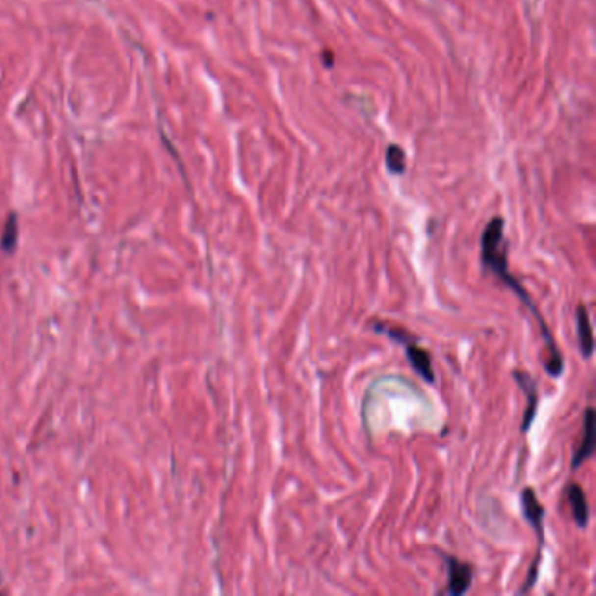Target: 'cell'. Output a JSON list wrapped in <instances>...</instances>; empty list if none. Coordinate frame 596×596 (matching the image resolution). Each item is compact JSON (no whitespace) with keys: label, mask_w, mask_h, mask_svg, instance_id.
Returning a JSON list of instances; mask_svg holds the SVG:
<instances>
[{"label":"cell","mask_w":596,"mask_h":596,"mask_svg":"<svg viewBox=\"0 0 596 596\" xmlns=\"http://www.w3.org/2000/svg\"><path fill=\"white\" fill-rule=\"evenodd\" d=\"M504 229L505 220L500 215L493 217L488 224L484 226L483 234H481V268H483L484 273H492L493 276H496V280H500L505 287L511 288L512 292L518 296V299L521 301V304L532 311V315L535 316L537 324L540 327V336H542V341L545 344V352H547V359H544L542 365H544L545 372H547L549 376L560 378L565 371L563 355H561L560 348H558L556 344V339L552 336L551 329L545 324L544 316H542L540 310L537 308L535 301L532 299L530 292L523 287L519 278H516L509 271L507 262L509 243L505 240Z\"/></svg>","instance_id":"cell-1"},{"label":"cell","mask_w":596,"mask_h":596,"mask_svg":"<svg viewBox=\"0 0 596 596\" xmlns=\"http://www.w3.org/2000/svg\"><path fill=\"white\" fill-rule=\"evenodd\" d=\"M519 502H521V512H523L524 521L530 524V528L535 532V537H537L535 558H533L532 565H530V570H528V573H526V579H524L523 586L518 589V595H524V593L532 591V588L535 586V582L539 580V575H540V563H542V556H544V547H545V528H544L545 507L539 502L535 490L530 488V486L521 490Z\"/></svg>","instance_id":"cell-2"},{"label":"cell","mask_w":596,"mask_h":596,"mask_svg":"<svg viewBox=\"0 0 596 596\" xmlns=\"http://www.w3.org/2000/svg\"><path fill=\"white\" fill-rule=\"evenodd\" d=\"M372 331L378 332V334H385L392 341L402 344L406 359H408L409 365L415 369V372L423 381H427V383L430 385L436 383V374H434L432 367V355L428 353V350H425L423 346L418 344L416 336H413L411 332H408L406 329L393 327V325L385 324V322H374L372 324Z\"/></svg>","instance_id":"cell-3"},{"label":"cell","mask_w":596,"mask_h":596,"mask_svg":"<svg viewBox=\"0 0 596 596\" xmlns=\"http://www.w3.org/2000/svg\"><path fill=\"white\" fill-rule=\"evenodd\" d=\"M439 556L448 568V586L437 591V595L462 596L468 593L474 580V565L467 563V561H460L456 556L444 551H439Z\"/></svg>","instance_id":"cell-4"},{"label":"cell","mask_w":596,"mask_h":596,"mask_svg":"<svg viewBox=\"0 0 596 596\" xmlns=\"http://www.w3.org/2000/svg\"><path fill=\"white\" fill-rule=\"evenodd\" d=\"M514 381L518 383V387L523 390V393L526 395V408L523 413V421H521V432L528 434L532 423L535 421L537 416V408H539V385L537 380L530 374V372L519 371V369H514L511 372Z\"/></svg>","instance_id":"cell-5"},{"label":"cell","mask_w":596,"mask_h":596,"mask_svg":"<svg viewBox=\"0 0 596 596\" xmlns=\"http://www.w3.org/2000/svg\"><path fill=\"white\" fill-rule=\"evenodd\" d=\"M595 408L588 406L584 411V416H582V439L573 451L572 464H570L572 470H577L580 465L595 455Z\"/></svg>","instance_id":"cell-6"},{"label":"cell","mask_w":596,"mask_h":596,"mask_svg":"<svg viewBox=\"0 0 596 596\" xmlns=\"http://www.w3.org/2000/svg\"><path fill=\"white\" fill-rule=\"evenodd\" d=\"M565 493V500L570 504V509H572V516H573V521L577 523L579 528H586L589 523V504H588V498H586V493L582 490L579 483L575 481H570L567 483L563 490Z\"/></svg>","instance_id":"cell-7"},{"label":"cell","mask_w":596,"mask_h":596,"mask_svg":"<svg viewBox=\"0 0 596 596\" xmlns=\"http://www.w3.org/2000/svg\"><path fill=\"white\" fill-rule=\"evenodd\" d=\"M575 329H577V343L582 359H591L595 352V339H593L591 320L586 304L580 303L575 310Z\"/></svg>","instance_id":"cell-8"},{"label":"cell","mask_w":596,"mask_h":596,"mask_svg":"<svg viewBox=\"0 0 596 596\" xmlns=\"http://www.w3.org/2000/svg\"><path fill=\"white\" fill-rule=\"evenodd\" d=\"M385 163L390 173L402 175L406 172V152L397 144H390L385 152Z\"/></svg>","instance_id":"cell-9"},{"label":"cell","mask_w":596,"mask_h":596,"mask_svg":"<svg viewBox=\"0 0 596 596\" xmlns=\"http://www.w3.org/2000/svg\"><path fill=\"white\" fill-rule=\"evenodd\" d=\"M16 243H18V215L16 213H11L4 224V231H2V238H0V247L7 254H12L16 250Z\"/></svg>","instance_id":"cell-10"}]
</instances>
